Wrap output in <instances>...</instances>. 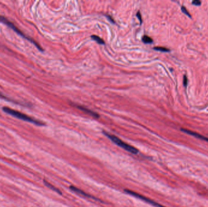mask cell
<instances>
[{"label":"cell","mask_w":208,"mask_h":207,"mask_svg":"<svg viewBox=\"0 0 208 207\" xmlns=\"http://www.w3.org/2000/svg\"><path fill=\"white\" fill-rule=\"evenodd\" d=\"M3 110L4 112L7 113V114H10L16 118H18L19 119H21L24 121H27L28 122H30V123H32L35 125H37L38 126H43L44 125V123H43L42 121L38 120L37 119H35L34 118H32L29 116H27L24 113H22L20 111H18L16 110L11 109L9 107H3Z\"/></svg>","instance_id":"cell-1"},{"label":"cell","mask_w":208,"mask_h":207,"mask_svg":"<svg viewBox=\"0 0 208 207\" xmlns=\"http://www.w3.org/2000/svg\"><path fill=\"white\" fill-rule=\"evenodd\" d=\"M0 22L1 23H4V24H6V26H7L8 27H9L10 28H11V29L12 30H14L16 33H17L18 35H20L21 36L23 37L24 39H26L28 41H29L31 43H32L33 44H34L37 48H38V49H39L40 51H43V49H42V47L39 45V44L38 43L37 41H35L32 38L30 37L29 36H27L26 35L24 32H23L20 29H18V28L13 23H12L11 21H9L7 18H6V17L3 16H1V15H0Z\"/></svg>","instance_id":"cell-2"},{"label":"cell","mask_w":208,"mask_h":207,"mask_svg":"<svg viewBox=\"0 0 208 207\" xmlns=\"http://www.w3.org/2000/svg\"><path fill=\"white\" fill-rule=\"evenodd\" d=\"M103 134H105L106 136H107L111 140H112L113 142H114L115 143H116L117 145H118L119 146L121 147L123 149H124L125 150L127 151H128L132 154H137L138 153V150L136 148L124 142H123L122 140H120V138H119L116 136H115L114 135L106 133V132H103Z\"/></svg>","instance_id":"cell-3"},{"label":"cell","mask_w":208,"mask_h":207,"mask_svg":"<svg viewBox=\"0 0 208 207\" xmlns=\"http://www.w3.org/2000/svg\"><path fill=\"white\" fill-rule=\"evenodd\" d=\"M125 191L126 193H127L128 194L131 195V196H133L135 197H138L139 199H141V200H143L147 202H148V203L151 204V205H152L153 206H155L156 207H166L164 206H163L161 205H160L158 203H156V202L153 201H152V200H150V199L147 198V197H146L145 196H142V195H140L135 192H133V191H130V190H125Z\"/></svg>","instance_id":"cell-4"},{"label":"cell","mask_w":208,"mask_h":207,"mask_svg":"<svg viewBox=\"0 0 208 207\" xmlns=\"http://www.w3.org/2000/svg\"><path fill=\"white\" fill-rule=\"evenodd\" d=\"M70 189H71L72 191H74L75 193H76L82 195V196H84L85 197H88V198H91V199H95V200H97V201H99V199H96V197H93V196H91V195H90V194H87V193H85L84 191H82L81 190H79V188H76V187H75V186H70Z\"/></svg>","instance_id":"cell-5"},{"label":"cell","mask_w":208,"mask_h":207,"mask_svg":"<svg viewBox=\"0 0 208 207\" xmlns=\"http://www.w3.org/2000/svg\"><path fill=\"white\" fill-rule=\"evenodd\" d=\"M181 130L184 132V133L188 134H190V135H192L197 138H200V139H202V140H205V141H207V142H208V138H206L199 134H198L197 133H195V132H194V131H190V130H187V129H181Z\"/></svg>","instance_id":"cell-6"},{"label":"cell","mask_w":208,"mask_h":207,"mask_svg":"<svg viewBox=\"0 0 208 207\" xmlns=\"http://www.w3.org/2000/svg\"><path fill=\"white\" fill-rule=\"evenodd\" d=\"M77 108L81 110H82L84 112H85L86 113H87V114H88L89 115L94 117H96V118H99V115L96 112H94L91 110H89L87 108H85V107H83V106H77Z\"/></svg>","instance_id":"cell-7"},{"label":"cell","mask_w":208,"mask_h":207,"mask_svg":"<svg viewBox=\"0 0 208 207\" xmlns=\"http://www.w3.org/2000/svg\"><path fill=\"white\" fill-rule=\"evenodd\" d=\"M91 39L94 40H95L98 43L100 44H105V41H104L99 36L93 35L91 36Z\"/></svg>","instance_id":"cell-8"},{"label":"cell","mask_w":208,"mask_h":207,"mask_svg":"<svg viewBox=\"0 0 208 207\" xmlns=\"http://www.w3.org/2000/svg\"><path fill=\"white\" fill-rule=\"evenodd\" d=\"M44 182L45 185H46L47 186H48L49 188H51V190H52L55 191V192L58 193H59V194H61V192L60 191V190H58L57 188H56L54 186L52 185H51V183H49L48 182H47V181H44Z\"/></svg>","instance_id":"cell-9"},{"label":"cell","mask_w":208,"mask_h":207,"mask_svg":"<svg viewBox=\"0 0 208 207\" xmlns=\"http://www.w3.org/2000/svg\"><path fill=\"white\" fill-rule=\"evenodd\" d=\"M143 41L145 43H152L153 42V40L147 35H144L143 37Z\"/></svg>","instance_id":"cell-10"},{"label":"cell","mask_w":208,"mask_h":207,"mask_svg":"<svg viewBox=\"0 0 208 207\" xmlns=\"http://www.w3.org/2000/svg\"><path fill=\"white\" fill-rule=\"evenodd\" d=\"M154 49L156 50V51H161V52H169V49H168L167 48H164V47H155Z\"/></svg>","instance_id":"cell-11"},{"label":"cell","mask_w":208,"mask_h":207,"mask_svg":"<svg viewBox=\"0 0 208 207\" xmlns=\"http://www.w3.org/2000/svg\"><path fill=\"white\" fill-rule=\"evenodd\" d=\"M181 10H182V11H183V13H184L186 15H187V16H190V17H191V15H190V14L187 12V9H186V8L185 7L182 6V7H181Z\"/></svg>","instance_id":"cell-12"},{"label":"cell","mask_w":208,"mask_h":207,"mask_svg":"<svg viewBox=\"0 0 208 207\" xmlns=\"http://www.w3.org/2000/svg\"><path fill=\"white\" fill-rule=\"evenodd\" d=\"M192 4L196 5V6H200L201 4V1H198V0H195V1H194L192 2Z\"/></svg>","instance_id":"cell-13"},{"label":"cell","mask_w":208,"mask_h":207,"mask_svg":"<svg viewBox=\"0 0 208 207\" xmlns=\"http://www.w3.org/2000/svg\"><path fill=\"white\" fill-rule=\"evenodd\" d=\"M136 16H137V17L139 18V20L140 21V23H142V18H141V14H140L139 12H138L137 13Z\"/></svg>","instance_id":"cell-14"},{"label":"cell","mask_w":208,"mask_h":207,"mask_svg":"<svg viewBox=\"0 0 208 207\" xmlns=\"http://www.w3.org/2000/svg\"><path fill=\"white\" fill-rule=\"evenodd\" d=\"M107 18L109 19V20H110L111 22H112V23H115V20H113V18H111V16L110 15H107Z\"/></svg>","instance_id":"cell-15"},{"label":"cell","mask_w":208,"mask_h":207,"mask_svg":"<svg viewBox=\"0 0 208 207\" xmlns=\"http://www.w3.org/2000/svg\"><path fill=\"white\" fill-rule=\"evenodd\" d=\"M183 83H184V85L185 86H187V77L186 76H184V81H183Z\"/></svg>","instance_id":"cell-16"}]
</instances>
